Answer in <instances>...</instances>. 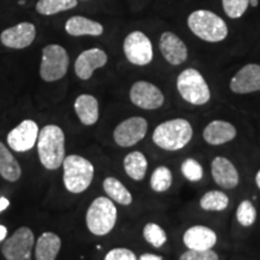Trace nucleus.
Segmentation results:
<instances>
[{
	"label": "nucleus",
	"instance_id": "obj_38",
	"mask_svg": "<svg viewBox=\"0 0 260 260\" xmlns=\"http://www.w3.org/2000/svg\"><path fill=\"white\" fill-rule=\"evenodd\" d=\"M255 183H256V187L260 189V170L256 172V175H255Z\"/></svg>",
	"mask_w": 260,
	"mask_h": 260
},
{
	"label": "nucleus",
	"instance_id": "obj_3",
	"mask_svg": "<svg viewBox=\"0 0 260 260\" xmlns=\"http://www.w3.org/2000/svg\"><path fill=\"white\" fill-rule=\"evenodd\" d=\"M63 182L68 191L80 194L87 190L94 178V167L88 159L77 154L65 157L63 161Z\"/></svg>",
	"mask_w": 260,
	"mask_h": 260
},
{
	"label": "nucleus",
	"instance_id": "obj_13",
	"mask_svg": "<svg viewBox=\"0 0 260 260\" xmlns=\"http://www.w3.org/2000/svg\"><path fill=\"white\" fill-rule=\"evenodd\" d=\"M37 37L35 25L29 22H22L14 27L5 29L0 35V41L4 46L14 50H22L30 46Z\"/></svg>",
	"mask_w": 260,
	"mask_h": 260
},
{
	"label": "nucleus",
	"instance_id": "obj_34",
	"mask_svg": "<svg viewBox=\"0 0 260 260\" xmlns=\"http://www.w3.org/2000/svg\"><path fill=\"white\" fill-rule=\"evenodd\" d=\"M104 260H138L135 253L128 248H113L105 255Z\"/></svg>",
	"mask_w": 260,
	"mask_h": 260
},
{
	"label": "nucleus",
	"instance_id": "obj_17",
	"mask_svg": "<svg viewBox=\"0 0 260 260\" xmlns=\"http://www.w3.org/2000/svg\"><path fill=\"white\" fill-rule=\"evenodd\" d=\"M159 48L164 59L175 67L183 64L188 58L186 44L171 31L162 32L159 40Z\"/></svg>",
	"mask_w": 260,
	"mask_h": 260
},
{
	"label": "nucleus",
	"instance_id": "obj_11",
	"mask_svg": "<svg viewBox=\"0 0 260 260\" xmlns=\"http://www.w3.org/2000/svg\"><path fill=\"white\" fill-rule=\"evenodd\" d=\"M132 103L142 110H158L164 105V94L157 86L147 81H138L129 92Z\"/></svg>",
	"mask_w": 260,
	"mask_h": 260
},
{
	"label": "nucleus",
	"instance_id": "obj_18",
	"mask_svg": "<svg viewBox=\"0 0 260 260\" xmlns=\"http://www.w3.org/2000/svg\"><path fill=\"white\" fill-rule=\"evenodd\" d=\"M183 243L188 249L194 251L212 249L217 243V234L209 226L193 225L184 232Z\"/></svg>",
	"mask_w": 260,
	"mask_h": 260
},
{
	"label": "nucleus",
	"instance_id": "obj_26",
	"mask_svg": "<svg viewBox=\"0 0 260 260\" xmlns=\"http://www.w3.org/2000/svg\"><path fill=\"white\" fill-rule=\"evenodd\" d=\"M229 206V197L222 190L206 191L200 199V207L209 212H222Z\"/></svg>",
	"mask_w": 260,
	"mask_h": 260
},
{
	"label": "nucleus",
	"instance_id": "obj_30",
	"mask_svg": "<svg viewBox=\"0 0 260 260\" xmlns=\"http://www.w3.org/2000/svg\"><path fill=\"white\" fill-rule=\"evenodd\" d=\"M236 219L240 225L252 226L256 220V210L252 201L242 200L236 210Z\"/></svg>",
	"mask_w": 260,
	"mask_h": 260
},
{
	"label": "nucleus",
	"instance_id": "obj_9",
	"mask_svg": "<svg viewBox=\"0 0 260 260\" xmlns=\"http://www.w3.org/2000/svg\"><path fill=\"white\" fill-rule=\"evenodd\" d=\"M34 242V234L31 230L27 226H22L4 242L2 253L6 260H29Z\"/></svg>",
	"mask_w": 260,
	"mask_h": 260
},
{
	"label": "nucleus",
	"instance_id": "obj_35",
	"mask_svg": "<svg viewBox=\"0 0 260 260\" xmlns=\"http://www.w3.org/2000/svg\"><path fill=\"white\" fill-rule=\"evenodd\" d=\"M139 260H162V256L157 254H151V253H145V254L140 255Z\"/></svg>",
	"mask_w": 260,
	"mask_h": 260
},
{
	"label": "nucleus",
	"instance_id": "obj_5",
	"mask_svg": "<svg viewBox=\"0 0 260 260\" xmlns=\"http://www.w3.org/2000/svg\"><path fill=\"white\" fill-rule=\"evenodd\" d=\"M117 212L116 205L110 198L99 197L93 200L86 213L87 228L93 235L105 236L116 226Z\"/></svg>",
	"mask_w": 260,
	"mask_h": 260
},
{
	"label": "nucleus",
	"instance_id": "obj_14",
	"mask_svg": "<svg viewBox=\"0 0 260 260\" xmlns=\"http://www.w3.org/2000/svg\"><path fill=\"white\" fill-rule=\"evenodd\" d=\"M230 89L235 94H249L260 90V65L247 64L230 81Z\"/></svg>",
	"mask_w": 260,
	"mask_h": 260
},
{
	"label": "nucleus",
	"instance_id": "obj_24",
	"mask_svg": "<svg viewBox=\"0 0 260 260\" xmlns=\"http://www.w3.org/2000/svg\"><path fill=\"white\" fill-rule=\"evenodd\" d=\"M22 175L19 162L10 149L0 141V176L9 182H16Z\"/></svg>",
	"mask_w": 260,
	"mask_h": 260
},
{
	"label": "nucleus",
	"instance_id": "obj_37",
	"mask_svg": "<svg viewBox=\"0 0 260 260\" xmlns=\"http://www.w3.org/2000/svg\"><path fill=\"white\" fill-rule=\"evenodd\" d=\"M6 235H8V229H6V226L0 224V242L4 241L6 239Z\"/></svg>",
	"mask_w": 260,
	"mask_h": 260
},
{
	"label": "nucleus",
	"instance_id": "obj_28",
	"mask_svg": "<svg viewBox=\"0 0 260 260\" xmlns=\"http://www.w3.org/2000/svg\"><path fill=\"white\" fill-rule=\"evenodd\" d=\"M172 180H174V177H172L170 169L165 165H160L152 172L149 184H151L152 190L157 191V193H165L171 188Z\"/></svg>",
	"mask_w": 260,
	"mask_h": 260
},
{
	"label": "nucleus",
	"instance_id": "obj_16",
	"mask_svg": "<svg viewBox=\"0 0 260 260\" xmlns=\"http://www.w3.org/2000/svg\"><path fill=\"white\" fill-rule=\"evenodd\" d=\"M107 60L109 58L105 51L100 48H89L77 57L75 61V74L80 80H89L94 71L105 67Z\"/></svg>",
	"mask_w": 260,
	"mask_h": 260
},
{
	"label": "nucleus",
	"instance_id": "obj_20",
	"mask_svg": "<svg viewBox=\"0 0 260 260\" xmlns=\"http://www.w3.org/2000/svg\"><path fill=\"white\" fill-rule=\"evenodd\" d=\"M75 112L83 125H94L99 119V103L90 94H81L74 104Z\"/></svg>",
	"mask_w": 260,
	"mask_h": 260
},
{
	"label": "nucleus",
	"instance_id": "obj_36",
	"mask_svg": "<svg viewBox=\"0 0 260 260\" xmlns=\"http://www.w3.org/2000/svg\"><path fill=\"white\" fill-rule=\"evenodd\" d=\"M9 205H10V201L6 199V198L0 197V212H3V211L8 209Z\"/></svg>",
	"mask_w": 260,
	"mask_h": 260
},
{
	"label": "nucleus",
	"instance_id": "obj_8",
	"mask_svg": "<svg viewBox=\"0 0 260 260\" xmlns=\"http://www.w3.org/2000/svg\"><path fill=\"white\" fill-rule=\"evenodd\" d=\"M123 51L126 59L138 67H145L153 60L152 42L142 31H132L126 35L123 44Z\"/></svg>",
	"mask_w": 260,
	"mask_h": 260
},
{
	"label": "nucleus",
	"instance_id": "obj_22",
	"mask_svg": "<svg viewBox=\"0 0 260 260\" xmlns=\"http://www.w3.org/2000/svg\"><path fill=\"white\" fill-rule=\"evenodd\" d=\"M61 240L54 233H44L35 243V259L56 260L60 251Z\"/></svg>",
	"mask_w": 260,
	"mask_h": 260
},
{
	"label": "nucleus",
	"instance_id": "obj_1",
	"mask_svg": "<svg viewBox=\"0 0 260 260\" xmlns=\"http://www.w3.org/2000/svg\"><path fill=\"white\" fill-rule=\"evenodd\" d=\"M193 139V126L186 118H174L155 126L152 141L164 151H180Z\"/></svg>",
	"mask_w": 260,
	"mask_h": 260
},
{
	"label": "nucleus",
	"instance_id": "obj_39",
	"mask_svg": "<svg viewBox=\"0 0 260 260\" xmlns=\"http://www.w3.org/2000/svg\"><path fill=\"white\" fill-rule=\"evenodd\" d=\"M249 4L253 6H256L258 5V0H249Z\"/></svg>",
	"mask_w": 260,
	"mask_h": 260
},
{
	"label": "nucleus",
	"instance_id": "obj_19",
	"mask_svg": "<svg viewBox=\"0 0 260 260\" xmlns=\"http://www.w3.org/2000/svg\"><path fill=\"white\" fill-rule=\"evenodd\" d=\"M236 128L230 122L216 119L205 126L203 138L206 144L211 146H220L233 141L236 138Z\"/></svg>",
	"mask_w": 260,
	"mask_h": 260
},
{
	"label": "nucleus",
	"instance_id": "obj_2",
	"mask_svg": "<svg viewBox=\"0 0 260 260\" xmlns=\"http://www.w3.org/2000/svg\"><path fill=\"white\" fill-rule=\"evenodd\" d=\"M38 154L47 170H57L61 167L67 155L65 135L60 126L48 124L41 129L38 136Z\"/></svg>",
	"mask_w": 260,
	"mask_h": 260
},
{
	"label": "nucleus",
	"instance_id": "obj_25",
	"mask_svg": "<svg viewBox=\"0 0 260 260\" xmlns=\"http://www.w3.org/2000/svg\"><path fill=\"white\" fill-rule=\"evenodd\" d=\"M103 188L105 190L107 198H110L115 203L129 206L133 203V195L124 184L116 177H106L103 182Z\"/></svg>",
	"mask_w": 260,
	"mask_h": 260
},
{
	"label": "nucleus",
	"instance_id": "obj_27",
	"mask_svg": "<svg viewBox=\"0 0 260 260\" xmlns=\"http://www.w3.org/2000/svg\"><path fill=\"white\" fill-rule=\"evenodd\" d=\"M75 6H77V0H39L35 9L40 15L52 16L74 9Z\"/></svg>",
	"mask_w": 260,
	"mask_h": 260
},
{
	"label": "nucleus",
	"instance_id": "obj_33",
	"mask_svg": "<svg viewBox=\"0 0 260 260\" xmlns=\"http://www.w3.org/2000/svg\"><path fill=\"white\" fill-rule=\"evenodd\" d=\"M180 260H219V256L212 249H206V251L188 249L180 256Z\"/></svg>",
	"mask_w": 260,
	"mask_h": 260
},
{
	"label": "nucleus",
	"instance_id": "obj_31",
	"mask_svg": "<svg viewBox=\"0 0 260 260\" xmlns=\"http://www.w3.org/2000/svg\"><path fill=\"white\" fill-rule=\"evenodd\" d=\"M181 171L189 182H199L204 177L203 165L194 158H188L182 162Z\"/></svg>",
	"mask_w": 260,
	"mask_h": 260
},
{
	"label": "nucleus",
	"instance_id": "obj_15",
	"mask_svg": "<svg viewBox=\"0 0 260 260\" xmlns=\"http://www.w3.org/2000/svg\"><path fill=\"white\" fill-rule=\"evenodd\" d=\"M211 175L217 186L224 189H233L239 186L240 174L230 159L218 155L211 161Z\"/></svg>",
	"mask_w": 260,
	"mask_h": 260
},
{
	"label": "nucleus",
	"instance_id": "obj_4",
	"mask_svg": "<svg viewBox=\"0 0 260 260\" xmlns=\"http://www.w3.org/2000/svg\"><path fill=\"white\" fill-rule=\"evenodd\" d=\"M188 27L198 38L207 42H220L228 37L223 18L209 10H197L188 17Z\"/></svg>",
	"mask_w": 260,
	"mask_h": 260
},
{
	"label": "nucleus",
	"instance_id": "obj_29",
	"mask_svg": "<svg viewBox=\"0 0 260 260\" xmlns=\"http://www.w3.org/2000/svg\"><path fill=\"white\" fill-rule=\"evenodd\" d=\"M144 239L147 241L149 245H152L155 248H160V247L167 242L168 236L165 230L157 223H147L144 226V232H142Z\"/></svg>",
	"mask_w": 260,
	"mask_h": 260
},
{
	"label": "nucleus",
	"instance_id": "obj_21",
	"mask_svg": "<svg viewBox=\"0 0 260 260\" xmlns=\"http://www.w3.org/2000/svg\"><path fill=\"white\" fill-rule=\"evenodd\" d=\"M65 30L71 37H100L104 32V27L99 22L93 19L82 17V16H74L70 17L65 23Z\"/></svg>",
	"mask_w": 260,
	"mask_h": 260
},
{
	"label": "nucleus",
	"instance_id": "obj_23",
	"mask_svg": "<svg viewBox=\"0 0 260 260\" xmlns=\"http://www.w3.org/2000/svg\"><path fill=\"white\" fill-rule=\"evenodd\" d=\"M123 167L128 176L134 181H142L147 174L148 160L140 151H133L124 157Z\"/></svg>",
	"mask_w": 260,
	"mask_h": 260
},
{
	"label": "nucleus",
	"instance_id": "obj_12",
	"mask_svg": "<svg viewBox=\"0 0 260 260\" xmlns=\"http://www.w3.org/2000/svg\"><path fill=\"white\" fill-rule=\"evenodd\" d=\"M39 126L31 119H25L12 129L8 135L10 148L16 152H27L34 147L38 141Z\"/></svg>",
	"mask_w": 260,
	"mask_h": 260
},
{
	"label": "nucleus",
	"instance_id": "obj_7",
	"mask_svg": "<svg viewBox=\"0 0 260 260\" xmlns=\"http://www.w3.org/2000/svg\"><path fill=\"white\" fill-rule=\"evenodd\" d=\"M69 68L68 52L60 45H48L42 50L40 76L46 82L63 79Z\"/></svg>",
	"mask_w": 260,
	"mask_h": 260
},
{
	"label": "nucleus",
	"instance_id": "obj_32",
	"mask_svg": "<svg viewBox=\"0 0 260 260\" xmlns=\"http://www.w3.org/2000/svg\"><path fill=\"white\" fill-rule=\"evenodd\" d=\"M222 4L228 17L236 19L245 14L249 5V0H222Z\"/></svg>",
	"mask_w": 260,
	"mask_h": 260
},
{
	"label": "nucleus",
	"instance_id": "obj_10",
	"mask_svg": "<svg viewBox=\"0 0 260 260\" xmlns=\"http://www.w3.org/2000/svg\"><path fill=\"white\" fill-rule=\"evenodd\" d=\"M148 132V123L144 117H129L113 130V140L119 147H132L142 141Z\"/></svg>",
	"mask_w": 260,
	"mask_h": 260
},
{
	"label": "nucleus",
	"instance_id": "obj_6",
	"mask_svg": "<svg viewBox=\"0 0 260 260\" xmlns=\"http://www.w3.org/2000/svg\"><path fill=\"white\" fill-rule=\"evenodd\" d=\"M177 90L188 104L194 106H203L211 99V90L205 77L200 71L188 68L178 75L176 81Z\"/></svg>",
	"mask_w": 260,
	"mask_h": 260
}]
</instances>
